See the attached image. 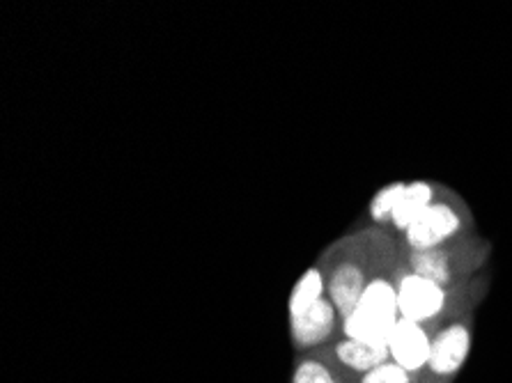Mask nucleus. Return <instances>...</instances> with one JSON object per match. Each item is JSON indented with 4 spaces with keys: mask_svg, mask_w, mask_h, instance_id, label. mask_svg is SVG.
<instances>
[{
    "mask_svg": "<svg viewBox=\"0 0 512 383\" xmlns=\"http://www.w3.org/2000/svg\"><path fill=\"white\" fill-rule=\"evenodd\" d=\"M322 296H327V278H324L320 264L315 262L313 267L301 273V278L294 283L290 299H287V317H297L308 308H313Z\"/></svg>",
    "mask_w": 512,
    "mask_h": 383,
    "instance_id": "12",
    "label": "nucleus"
},
{
    "mask_svg": "<svg viewBox=\"0 0 512 383\" xmlns=\"http://www.w3.org/2000/svg\"><path fill=\"white\" fill-rule=\"evenodd\" d=\"M324 351L336 361L343 370L352 372L354 377H363V374L375 370L377 365L391 361L389 347H375L366 345V342L338 338L331 345L324 347Z\"/></svg>",
    "mask_w": 512,
    "mask_h": 383,
    "instance_id": "10",
    "label": "nucleus"
},
{
    "mask_svg": "<svg viewBox=\"0 0 512 383\" xmlns=\"http://www.w3.org/2000/svg\"><path fill=\"white\" fill-rule=\"evenodd\" d=\"M453 193L451 186L441 184V182H430V179H416V182H407L405 195H402L398 209L393 211L391 221H389V232H393L395 237H400L402 232L414 225L418 216L423 214L425 209H430L434 202L448 198Z\"/></svg>",
    "mask_w": 512,
    "mask_h": 383,
    "instance_id": "9",
    "label": "nucleus"
},
{
    "mask_svg": "<svg viewBox=\"0 0 512 383\" xmlns=\"http://www.w3.org/2000/svg\"><path fill=\"white\" fill-rule=\"evenodd\" d=\"M405 189H407V182H391L372 195L368 205V218L375 228H384V230L389 228L393 211L398 209L402 195H405Z\"/></svg>",
    "mask_w": 512,
    "mask_h": 383,
    "instance_id": "13",
    "label": "nucleus"
},
{
    "mask_svg": "<svg viewBox=\"0 0 512 383\" xmlns=\"http://www.w3.org/2000/svg\"><path fill=\"white\" fill-rule=\"evenodd\" d=\"M494 255V244L480 232L464 234V237L448 241L444 246L430 250H402L405 264L416 276L434 280L439 285H457L487 271Z\"/></svg>",
    "mask_w": 512,
    "mask_h": 383,
    "instance_id": "4",
    "label": "nucleus"
},
{
    "mask_svg": "<svg viewBox=\"0 0 512 383\" xmlns=\"http://www.w3.org/2000/svg\"><path fill=\"white\" fill-rule=\"evenodd\" d=\"M490 273L464 280L457 285H439L434 280L416 276L407 269L405 257L398 267V306L400 317L409 322L441 328L455 319L476 315V308L490 294Z\"/></svg>",
    "mask_w": 512,
    "mask_h": 383,
    "instance_id": "2",
    "label": "nucleus"
},
{
    "mask_svg": "<svg viewBox=\"0 0 512 383\" xmlns=\"http://www.w3.org/2000/svg\"><path fill=\"white\" fill-rule=\"evenodd\" d=\"M437 331L439 328L416 324L400 317V322L395 324L393 335L389 340L391 361L414 374L425 372V367H428V361H430L434 333Z\"/></svg>",
    "mask_w": 512,
    "mask_h": 383,
    "instance_id": "8",
    "label": "nucleus"
},
{
    "mask_svg": "<svg viewBox=\"0 0 512 383\" xmlns=\"http://www.w3.org/2000/svg\"><path fill=\"white\" fill-rule=\"evenodd\" d=\"M402 262V246L391 250L379 264L359 303L340 322V338L359 340L366 345L389 347L395 324L400 322L398 306V267Z\"/></svg>",
    "mask_w": 512,
    "mask_h": 383,
    "instance_id": "3",
    "label": "nucleus"
},
{
    "mask_svg": "<svg viewBox=\"0 0 512 383\" xmlns=\"http://www.w3.org/2000/svg\"><path fill=\"white\" fill-rule=\"evenodd\" d=\"M471 232H478L476 216H473L467 200L457 191H453L448 198L434 202L430 209H425L416 218L414 225L400 234L398 241L402 250L418 253V250L444 246L448 241H455Z\"/></svg>",
    "mask_w": 512,
    "mask_h": 383,
    "instance_id": "5",
    "label": "nucleus"
},
{
    "mask_svg": "<svg viewBox=\"0 0 512 383\" xmlns=\"http://www.w3.org/2000/svg\"><path fill=\"white\" fill-rule=\"evenodd\" d=\"M398 246L400 241L393 232L370 225L349 232L324 248L317 264L327 278V296L336 306L340 319L356 308L379 264Z\"/></svg>",
    "mask_w": 512,
    "mask_h": 383,
    "instance_id": "1",
    "label": "nucleus"
},
{
    "mask_svg": "<svg viewBox=\"0 0 512 383\" xmlns=\"http://www.w3.org/2000/svg\"><path fill=\"white\" fill-rule=\"evenodd\" d=\"M473 331H476V315H467L448 322L434 333L430 361L425 374L439 383H453L469 361L473 347Z\"/></svg>",
    "mask_w": 512,
    "mask_h": 383,
    "instance_id": "6",
    "label": "nucleus"
},
{
    "mask_svg": "<svg viewBox=\"0 0 512 383\" xmlns=\"http://www.w3.org/2000/svg\"><path fill=\"white\" fill-rule=\"evenodd\" d=\"M359 377L340 367L324 349L297 354L290 383H356Z\"/></svg>",
    "mask_w": 512,
    "mask_h": 383,
    "instance_id": "11",
    "label": "nucleus"
},
{
    "mask_svg": "<svg viewBox=\"0 0 512 383\" xmlns=\"http://www.w3.org/2000/svg\"><path fill=\"white\" fill-rule=\"evenodd\" d=\"M340 322L343 319H340L333 301L329 296H322L313 308L287 319L294 351L297 354H306V351L324 349L331 345L333 340L340 338Z\"/></svg>",
    "mask_w": 512,
    "mask_h": 383,
    "instance_id": "7",
    "label": "nucleus"
}]
</instances>
